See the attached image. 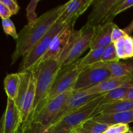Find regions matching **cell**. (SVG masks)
Here are the masks:
<instances>
[{
  "instance_id": "obj_2",
  "label": "cell",
  "mask_w": 133,
  "mask_h": 133,
  "mask_svg": "<svg viewBox=\"0 0 133 133\" xmlns=\"http://www.w3.org/2000/svg\"><path fill=\"white\" fill-rule=\"evenodd\" d=\"M61 69L58 60L51 59L41 62L32 70L36 79V94L32 113L28 120L33 119L40 112L56 75Z\"/></svg>"
},
{
  "instance_id": "obj_17",
  "label": "cell",
  "mask_w": 133,
  "mask_h": 133,
  "mask_svg": "<svg viewBox=\"0 0 133 133\" xmlns=\"http://www.w3.org/2000/svg\"><path fill=\"white\" fill-rule=\"evenodd\" d=\"M35 94H36V79H35L33 72L32 71L29 87L28 90L26 94L25 97L24 101H23V105L21 109L23 123L28 120L32 113L34 102H35Z\"/></svg>"
},
{
  "instance_id": "obj_4",
  "label": "cell",
  "mask_w": 133,
  "mask_h": 133,
  "mask_svg": "<svg viewBox=\"0 0 133 133\" xmlns=\"http://www.w3.org/2000/svg\"><path fill=\"white\" fill-rule=\"evenodd\" d=\"M103 94L99 95L81 107L73 111L55 124L51 125L53 131L61 129L72 131L87 120L92 118L94 112L101 104Z\"/></svg>"
},
{
  "instance_id": "obj_30",
  "label": "cell",
  "mask_w": 133,
  "mask_h": 133,
  "mask_svg": "<svg viewBox=\"0 0 133 133\" xmlns=\"http://www.w3.org/2000/svg\"><path fill=\"white\" fill-rule=\"evenodd\" d=\"M130 131L129 124L118 123L111 125L103 133H127Z\"/></svg>"
},
{
  "instance_id": "obj_38",
  "label": "cell",
  "mask_w": 133,
  "mask_h": 133,
  "mask_svg": "<svg viewBox=\"0 0 133 133\" xmlns=\"http://www.w3.org/2000/svg\"><path fill=\"white\" fill-rule=\"evenodd\" d=\"M70 133H77L76 132V131H75V130H72V131L70 132Z\"/></svg>"
},
{
  "instance_id": "obj_25",
  "label": "cell",
  "mask_w": 133,
  "mask_h": 133,
  "mask_svg": "<svg viewBox=\"0 0 133 133\" xmlns=\"http://www.w3.org/2000/svg\"><path fill=\"white\" fill-rule=\"evenodd\" d=\"M52 125L44 126L38 122L28 120L22 123L18 130V133H52Z\"/></svg>"
},
{
  "instance_id": "obj_42",
  "label": "cell",
  "mask_w": 133,
  "mask_h": 133,
  "mask_svg": "<svg viewBox=\"0 0 133 133\" xmlns=\"http://www.w3.org/2000/svg\"><path fill=\"white\" fill-rule=\"evenodd\" d=\"M77 133H78V132H77Z\"/></svg>"
},
{
  "instance_id": "obj_11",
  "label": "cell",
  "mask_w": 133,
  "mask_h": 133,
  "mask_svg": "<svg viewBox=\"0 0 133 133\" xmlns=\"http://www.w3.org/2000/svg\"><path fill=\"white\" fill-rule=\"evenodd\" d=\"M124 86L133 87V74L119 77H110L100 84L82 92L86 95L103 94L109 91Z\"/></svg>"
},
{
  "instance_id": "obj_23",
  "label": "cell",
  "mask_w": 133,
  "mask_h": 133,
  "mask_svg": "<svg viewBox=\"0 0 133 133\" xmlns=\"http://www.w3.org/2000/svg\"><path fill=\"white\" fill-rule=\"evenodd\" d=\"M19 77H20V83H19L18 96L16 99L15 102L18 108L21 111L26 94H27L29 87L32 71H25V72H22L19 73Z\"/></svg>"
},
{
  "instance_id": "obj_36",
  "label": "cell",
  "mask_w": 133,
  "mask_h": 133,
  "mask_svg": "<svg viewBox=\"0 0 133 133\" xmlns=\"http://www.w3.org/2000/svg\"><path fill=\"white\" fill-rule=\"evenodd\" d=\"M71 131L67 129H61L57 130V131H53L52 133H70Z\"/></svg>"
},
{
  "instance_id": "obj_39",
  "label": "cell",
  "mask_w": 133,
  "mask_h": 133,
  "mask_svg": "<svg viewBox=\"0 0 133 133\" xmlns=\"http://www.w3.org/2000/svg\"><path fill=\"white\" fill-rule=\"evenodd\" d=\"M127 133H131V131H129V132H127Z\"/></svg>"
},
{
  "instance_id": "obj_21",
  "label": "cell",
  "mask_w": 133,
  "mask_h": 133,
  "mask_svg": "<svg viewBox=\"0 0 133 133\" xmlns=\"http://www.w3.org/2000/svg\"><path fill=\"white\" fill-rule=\"evenodd\" d=\"M132 87H130V86H124V87L116 88L104 94L102 101L98 107H102L110 105L113 103L123 100L127 92Z\"/></svg>"
},
{
  "instance_id": "obj_9",
  "label": "cell",
  "mask_w": 133,
  "mask_h": 133,
  "mask_svg": "<svg viewBox=\"0 0 133 133\" xmlns=\"http://www.w3.org/2000/svg\"><path fill=\"white\" fill-rule=\"evenodd\" d=\"M22 123V113L15 101L7 98L6 109L1 118V133H17Z\"/></svg>"
},
{
  "instance_id": "obj_35",
  "label": "cell",
  "mask_w": 133,
  "mask_h": 133,
  "mask_svg": "<svg viewBox=\"0 0 133 133\" xmlns=\"http://www.w3.org/2000/svg\"><path fill=\"white\" fill-rule=\"evenodd\" d=\"M132 99L133 100V87L130 88V90H129V92H127V95L125 97L124 99Z\"/></svg>"
},
{
  "instance_id": "obj_14",
  "label": "cell",
  "mask_w": 133,
  "mask_h": 133,
  "mask_svg": "<svg viewBox=\"0 0 133 133\" xmlns=\"http://www.w3.org/2000/svg\"><path fill=\"white\" fill-rule=\"evenodd\" d=\"M114 25L115 23L112 22L94 27V31L90 45V50L105 48L112 42V32Z\"/></svg>"
},
{
  "instance_id": "obj_41",
  "label": "cell",
  "mask_w": 133,
  "mask_h": 133,
  "mask_svg": "<svg viewBox=\"0 0 133 133\" xmlns=\"http://www.w3.org/2000/svg\"></svg>"
},
{
  "instance_id": "obj_15",
  "label": "cell",
  "mask_w": 133,
  "mask_h": 133,
  "mask_svg": "<svg viewBox=\"0 0 133 133\" xmlns=\"http://www.w3.org/2000/svg\"><path fill=\"white\" fill-rule=\"evenodd\" d=\"M95 66L103 68L110 71L112 77H119L133 74V59L114 62H99Z\"/></svg>"
},
{
  "instance_id": "obj_31",
  "label": "cell",
  "mask_w": 133,
  "mask_h": 133,
  "mask_svg": "<svg viewBox=\"0 0 133 133\" xmlns=\"http://www.w3.org/2000/svg\"><path fill=\"white\" fill-rule=\"evenodd\" d=\"M0 2L3 3L4 5H6L9 8L12 15L16 14L19 11V6L16 1H14V0H1Z\"/></svg>"
},
{
  "instance_id": "obj_12",
  "label": "cell",
  "mask_w": 133,
  "mask_h": 133,
  "mask_svg": "<svg viewBox=\"0 0 133 133\" xmlns=\"http://www.w3.org/2000/svg\"><path fill=\"white\" fill-rule=\"evenodd\" d=\"M118 0H94L92 10L88 15L86 25L96 27L102 24L104 19Z\"/></svg>"
},
{
  "instance_id": "obj_6",
  "label": "cell",
  "mask_w": 133,
  "mask_h": 133,
  "mask_svg": "<svg viewBox=\"0 0 133 133\" xmlns=\"http://www.w3.org/2000/svg\"><path fill=\"white\" fill-rule=\"evenodd\" d=\"M112 77L111 73L108 70L95 65L83 69L79 74L74 90L81 92L92 88L104 81Z\"/></svg>"
},
{
  "instance_id": "obj_26",
  "label": "cell",
  "mask_w": 133,
  "mask_h": 133,
  "mask_svg": "<svg viewBox=\"0 0 133 133\" xmlns=\"http://www.w3.org/2000/svg\"><path fill=\"white\" fill-rule=\"evenodd\" d=\"M133 6V0H118L114 5L109 14L103 22L102 24L112 22L113 19L119 13L132 7Z\"/></svg>"
},
{
  "instance_id": "obj_29",
  "label": "cell",
  "mask_w": 133,
  "mask_h": 133,
  "mask_svg": "<svg viewBox=\"0 0 133 133\" xmlns=\"http://www.w3.org/2000/svg\"><path fill=\"white\" fill-rule=\"evenodd\" d=\"M39 0H32L30 1L27 7V19L28 21V24L33 23L34 22L38 19L37 14L35 12L36 8L37 6L38 3H39Z\"/></svg>"
},
{
  "instance_id": "obj_22",
  "label": "cell",
  "mask_w": 133,
  "mask_h": 133,
  "mask_svg": "<svg viewBox=\"0 0 133 133\" xmlns=\"http://www.w3.org/2000/svg\"><path fill=\"white\" fill-rule=\"evenodd\" d=\"M105 48L90 50L86 56L80 58L76 62L77 66L79 69L83 70L87 67L92 66L101 62V58Z\"/></svg>"
},
{
  "instance_id": "obj_5",
  "label": "cell",
  "mask_w": 133,
  "mask_h": 133,
  "mask_svg": "<svg viewBox=\"0 0 133 133\" xmlns=\"http://www.w3.org/2000/svg\"><path fill=\"white\" fill-rule=\"evenodd\" d=\"M81 71V70L77 68L76 62L67 67L61 68L56 75L55 79L43 103L40 112L48 103L55 97L68 90H74L75 82Z\"/></svg>"
},
{
  "instance_id": "obj_3",
  "label": "cell",
  "mask_w": 133,
  "mask_h": 133,
  "mask_svg": "<svg viewBox=\"0 0 133 133\" xmlns=\"http://www.w3.org/2000/svg\"><path fill=\"white\" fill-rule=\"evenodd\" d=\"M72 24L60 23L57 22L48 31V32L33 45L22 58L18 73L31 71L40 63L52 43L58 35Z\"/></svg>"
},
{
  "instance_id": "obj_27",
  "label": "cell",
  "mask_w": 133,
  "mask_h": 133,
  "mask_svg": "<svg viewBox=\"0 0 133 133\" xmlns=\"http://www.w3.org/2000/svg\"><path fill=\"white\" fill-rule=\"evenodd\" d=\"M119 61V59L117 55L115 45L114 43L112 42L104 49L100 62L107 63V62H118Z\"/></svg>"
},
{
  "instance_id": "obj_24",
  "label": "cell",
  "mask_w": 133,
  "mask_h": 133,
  "mask_svg": "<svg viewBox=\"0 0 133 133\" xmlns=\"http://www.w3.org/2000/svg\"><path fill=\"white\" fill-rule=\"evenodd\" d=\"M110 125H111L100 123L91 118L74 130L78 133H103Z\"/></svg>"
},
{
  "instance_id": "obj_28",
  "label": "cell",
  "mask_w": 133,
  "mask_h": 133,
  "mask_svg": "<svg viewBox=\"0 0 133 133\" xmlns=\"http://www.w3.org/2000/svg\"><path fill=\"white\" fill-rule=\"evenodd\" d=\"M2 25L3 28L4 32L8 35L13 38L15 40H16L18 38V34L17 33L16 29L14 24L10 18L2 19Z\"/></svg>"
},
{
  "instance_id": "obj_1",
  "label": "cell",
  "mask_w": 133,
  "mask_h": 133,
  "mask_svg": "<svg viewBox=\"0 0 133 133\" xmlns=\"http://www.w3.org/2000/svg\"><path fill=\"white\" fill-rule=\"evenodd\" d=\"M66 3L58 5L45 12L35 22L27 24L18 33L16 47L11 56V65L23 57L57 22Z\"/></svg>"
},
{
  "instance_id": "obj_19",
  "label": "cell",
  "mask_w": 133,
  "mask_h": 133,
  "mask_svg": "<svg viewBox=\"0 0 133 133\" xmlns=\"http://www.w3.org/2000/svg\"><path fill=\"white\" fill-rule=\"evenodd\" d=\"M119 59L129 60L133 57V37L127 35L114 43Z\"/></svg>"
},
{
  "instance_id": "obj_34",
  "label": "cell",
  "mask_w": 133,
  "mask_h": 133,
  "mask_svg": "<svg viewBox=\"0 0 133 133\" xmlns=\"http://www.w3.org/2000/svg\"><path fill=\"white\" fill-rule=\"evenodd\" d=\"M123 31H124L125 32L129 35H130L131 33H132L133 32V19L128 26H127L125 28L123 29Z\"/></svg>"
},
{
  "instance_id": "obj_33",
  "label": "cell",
  "mask_w": 133,
  "mask_h": 133,
  "mask_svg": "<svg viewBox=\"0 0 133 133\" xmlns=\"http://www.w3.org/2000/svg\"><path fill=\"white\" fill-rule=\"evenodd\" d=\"M0 16L2 19L10 18L12 16V14L9 8L1 2H0Z\"/></svg>"
},
{
  "instance_id": "obj_10",
  "label": "cell",
  "mask_w": 133,
  "mask_h": 133,
  "mask_svg": "<svg viewBox=\"0 0 133 133\" xmlns=\"http://www.w3.org/2000/svg\"><path fill=\"white\" fill-rule=\"evenodd\" d=\"M94 0H71L66 3V6L57 22L67 24H75L77 19L92 5Z\"/></svg>"
},
{
  "instance_id": "obj_18",
  "label": "cell",
  "mask_w": 133,
  "mask_h": 133,
  "mask_svg": "<svg viewBox=\"0 0 133 133\" xmlns=\"http://www.w3.org/2000/svg\"><path fill=\"white\" fill-rule=\"evenodd\" d=\"M131 110H133V100H121L107 106L97 107V109L94 112L92 118L97 116L99 114H110Z\"/></svg>"
},
{
  "instance_id": "obj_8",
  "label": "cell",
  "mask_w": 133,
  "mask_h": 133,
  "mask_svg": "<svg viewBox=\"0 0 133 133\" xmlns=\"http://www.w3.org/2000/svg\"><path fill=\"white\" fill-rule=\"evenodd\" d=\"M79 36L77 37L70 49V52L64 61L61 68L67 67L79 61V57L84 51L90 48L92 36H93L94 27L84 25L79 30Z\"/></svg>"
},
{
  "instance_id": "obj_13",
  "label": "cell",
  "mask_w": 133,
  "mask_h": 133,
  "mask_svg": "<svg viewBox=\"0 0 133 133\" xmlns=\"http://www.w3.org/2000/svg\"><path fill=\"white\" fill-rule=\"evenodd\" d=\"M99 95L101 94L86 95L82 91L77 92H75L74 94H72L69 97V99L62 107V110L58 113L51 125L55 124L57 122L61 120V119L64 118L65 116L68 115L69 114L72 112L73 111L81 107L82 106L87 104L89 101H92V99L97 97Z\"/></svg>"
},
{
  "instance_id": "obj_37",
  "label": "cell",
  "mask_w": 133,
  "mask_h": 133,
  "mask_svg": "<svg viewBox=\"0 0 133 133\" xmlns=\"http://www.w3.org/2000/svg\"><path fill=\"white\" fill-rule=\"evenodd\" d=\"M130 131H131V133H133V127H130Z\"/></svg>"
},
{
  "instance_id": "obj_40",
  "label": "cell",
  "mask_w": 133,
  "mask_h": 133,
  "mask_svg": "<svg viewBox=\"0 0 133 133\" xmlns=\"http://www.w3.org/2000/svg\"><path fill=\"white\" fill-rule=\"evenodd\" d=\"M18 132H17V133H18Z\"/></svg>"
},
{
  "instance_id": "obj_7",
  "label": "cell",
  "mask_w": 133,
  "mask_h": 133,
  "mask_svg": "<svg viewBox=\"0 0 133 133\" xmlns=\"http://www.w3.org/2000/svg\"><path fill=\"white\" fill-rule=\"evenodd\" d=\"M74 93L75 91L70 89L55 97L48 103L41 111L31 120L40 123L44 126L51 125L69 97Z\"/></svg>"
},
{
  "instance_id": "obj_16",
  "label": "cell",
  "mask_w": 133,
  "mask_h": 133,
  "mask_svg": "<svg viewBox=\"0 0 133 133\" xmlns=\"http://www.w3.org/2000/svg\"><path fill=\"white\" fill-rule=\"evenodd\" d=\"M92 119L100 123L109 125L125 123L129 124L133 122V110L119 112L110 114H99Z\"/></svg>"
},
{
  "instance_id": "obj_32",
  "label": "cell",
  "mask_w": 133,
  "mask_h": 133,
  "mask_svg": "<svg viewBox=\"0 0 133 133\" xmlns=\"http://www.w3.org/2000/svg\"><path fill=\"white\" fill-rule=\"evenodd\" d=\"M127 35V34L123 31V29H119L116 24H115L114 28H113L112 32V42L113 43L115 42L116 41L121 38Z\"/></svg>"
},
{
  "instance_id": "obj_20",
  "label": "cell",
  "mask_w": 133,
  "mask_h": 133,
  "mask_svg": "<svg viewBox=\"0 0 133 133\" xmlns=\"http://www.w3.org/2000/svg\"><path fill=\"white\" fill-rule=\"evenodd\" d=\"M20 77L19 73L7 74L4 79V90L7 98L15 101L19 90Z\"/></svg>"
}]
</instances>
